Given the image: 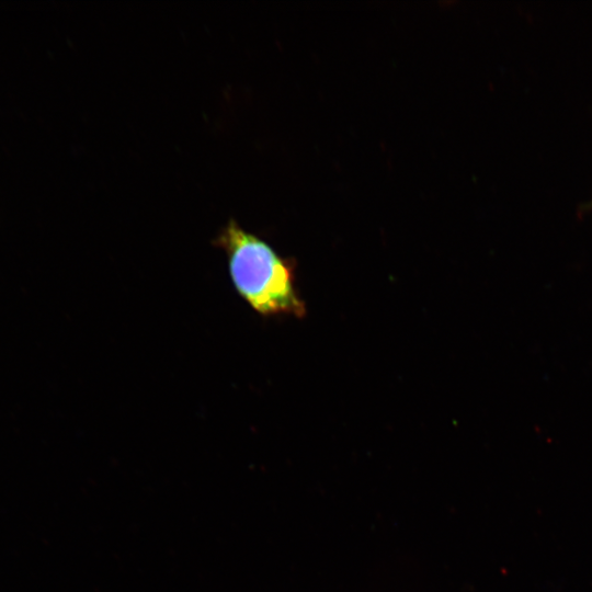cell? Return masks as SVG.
<instances>
[{
	"mask_svg": "<svg viewBox=\"0 0 592 592\" xmlns=\"http://www.w3.org/2000/svg\"><path fill=\"white\" fill-rule=\"evenodd\" d=\"M214 244L227 255L235 289L257 312L305 315V304L294 286L292 265L265 241L229 219Z\"/></svg>",
	"mask_w": 592,
	"mask_h": 592,
	"instance_id": "obj_1",
	"label": "cell"
},
{
	"mask_svg": "<svg viewBox=\"0 0 592 592\" xmlns=\"http://www.w3.org/2000/svg\"><path fill=\"white\" fill-rule=\"evenodd\" d=\"M580 210L582 212L592 210V200L587 202L585 204H582V206L580 207Z\"/></svg>",
	"mask_w": 592,
	"mask_h": 592,
	"instance_id": "obj_2",
	"label": "cell"
}]
</instances>
